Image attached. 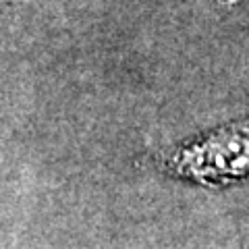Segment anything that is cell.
<instances>
[{"label":"cell","instance_id":"cell-1","mask_svg":"<svg viewBox=\"0 0 249 249\" xmlns=\"http://www.w3.org/2000/svg\"><path fill=\"white\" fill-rule=\"evenodd\" d=\"M170 175L206 187L249 177V123H232L181 145L162 160Z\"/></svg>","mask_w":249,"mask_h":249}]
</instances>
